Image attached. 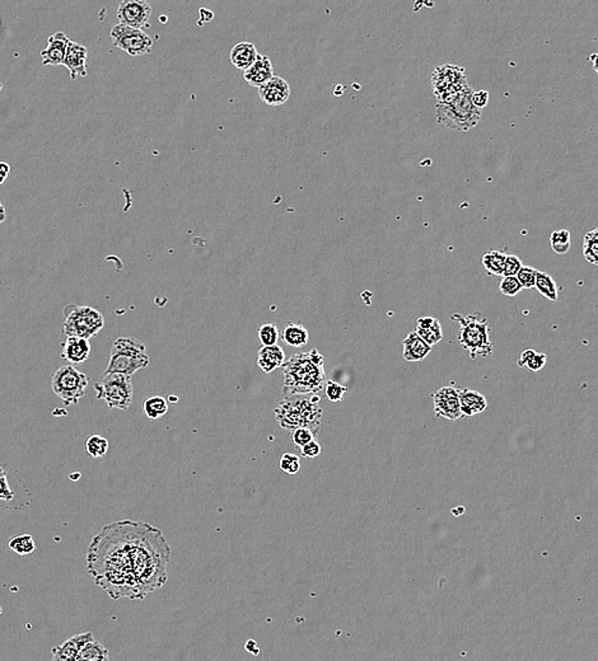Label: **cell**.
<instances>
[{
    "instance_id": "6da1fadb",
    "label": "cell",
    "mask_w": 598,
    "mask_h": 661,
    "mask_svg": "<svg viewBox=\"0 0 598 661\" xmlns=\"http://www.w3.org/2000/svg\"><path fill=\"white\" fill-rule=\"evenodd\" d=\"M172 551L163 533L144 522L107 524L92 538L87 570L112 600H141L167 583Z\"/></svg>"
},
{
    "instance_id": "7a4b0ae2",
    "label": "cell",
    "mask_w": 598,
    "mask_h": 661,
    "mask_svg": "<svg viewBox=\"0 0 598 661\" xmlns=\"http://www.w3.org/2000/svg\"><path fill=\"white\" fill-rule=\"evenodd\" d=\"M326 386L325 359L317 349L297 352L283 366V396H316Z\"/></svg>"
},
{
    "instance_id": "3957f363",
    "label": "cell",
    "mask_w": 598,
    "mask_h": 661,
    "mask_svg": "<svg viewBox=\"0 0 598 661\" xmlns=\"http://www.w3.org/2000/svg\"><path fill=\"white\" fill-rule=\"evenodd\" d=\"M319 401H321L319 394L284 398L275 408V419L279 426L293 431L300 427H306L313 434H319L324 416Z\"/></svg>"
},
{
    "instance_id": "277c9868",
    "label": "cell",
    "mask_w": 598,
    "mask_h": 661,
    "mask_svg": "<svg viewBox=\"0 0 598 661\" xmlns=\"http://www.w3.org/2000/svg\"><path fill=\"white\" fill-rule=\"evenodd\" d=\"M473 90L468 87L445 104H436L438 124L454 131H468L480 121L481 110L473 104Z\"/></svg>"
},
{
    "instance_id": "5b68a950",
    "label": "cell",
    "mask_w": 598,
    "mask_h": 661,
    "mask_svg": "<svg viewBox=\"0 0 598 661\" xmlns=\"http://www.w3.org/2000/svg\"><path fill=\"white\" fill-rule=\"evenodd\" d=\"M451 319L459 324V342L471 359L487 358L493 352V344L489 338V323L481 313L462 316L454 313Z\"/></svg>"
},
{
    "instance_id": "8992f818",
    "label": "cell",
    "mask_w": 598,
    "mask_h": 661,
    "mask_svg": "<svg viewBox=\"0 0 598 661\" xmlns=\"http://www.w3.org/2000/svg\"><path fill=\"white\" fill-rule=\"evenodd\" d=\"M149 366L146 345L135 338H118L112 344L109 364L104 374H123L130 377Z\"/></svg>"
},
{
    "instance_id": "52a82bcc",
    "label": "cell",
    "mask_w": 598,
    "mask_h": 661,
    "mask_svg": "<svg viewBox=\"0 0 598 661\" xmlns=\"http://www.w3.org/2000/svg\"><path fill=\"white\" fill-rule=\"evenodd\" d=\"M63 313L62 330L65 338L90 340L97 336L104 328V319L102 313L90 305L68 304L64 308Z\"/></svg>"
},
{
    "instance_id": "ba28073f",
    "label": "cell",
    "mask_w": 598,
    "mask_h": 661,
    "mask_svg": "<svg viewBox=\"0 0 598 661\" xmlns=\"http://www.w3.org/2000/svg\"><path fill=\"white\" fill-rule=\"evenodd\" d=\"M90 384L87 374L79 372L73 366L57 368L51 375V389L56 397L63 401L65 406H74L85 396V389Z\"/></svg>"
},
{
    "instance_id": "9c48e42d",
    "label": "cell",
    "mask_w": 598,
    "mask_h": 661,
    "mask_svg": "<svg viewBox=\"0 0 598 661\" xmlns=\"http://www.w3.org/2000/svg\"><path fill=\"white\" fill-rule=\"evenodd\" d=\"M98 400L106 402L109 408L127 410L132 402L134 387L132 378L123 374H104L95 384Z\"/></svg>"
},
{
    "instance_id": "30bf717a",
    "label": "cell",
    "mask_w": 598,
    "mask_h": 661,
    "mask_svg": "<svg viewBox=\"0 0 598 661\" xmlns=\"http://www.w3.org/2000/svg\"><path fill=\"white\" fill-rule=\"evenodd\" d=\"M466 88L467 76L462 67L445 64L436 68L431 74V90L438 104L451 101Z\"/></svg>"
},
{
    "instance_id": "8fae6325",
    "label": "cell",
    "mask_w": 598,
    "mask_h": 661,
    "mask_svg": "<svg viewBox=\"0 0 598 661\" xmlns=\"http://www.w3.org/2000/svg\"><path fill=\"white\" fill-rule=\"evenodd\" d=\"M110 36L113 46L130 56L146 55L153 48L152 37L146 35L143 29H135L118 23L112 28Z\"/></svg>"
},
{
    "instance_id": "7c38bea8",
    "label": "cell",
    "mask_w": 598,
    "mask_h": 661,
    "mask_svg": "<svg viewBox=\"0 0 598 661\" xmlns=\"http://www.w3.org/2000/svg\"><path fill=\"white\" fill-rule=\"evenodd\" d=\"M151 14L152 7L146 0H124L118 4L116 12L120 25L143 31L149 23Z\"/></svg>"
},
{
    "instance_id": "4fadbf2b",
    "label": "cell",
    "mask_w": 598,
    "mask_h": 661,
    "mask_svg": "<svg viewBox=\"0 0 598 661\" xmlns=\"http://www.w3.org/2000/svg\"><path fill=\"white\" fill-rule=\"evenodd\" d=\"M434 413L439 419L459 420L462 417L459 406V388L443 387L431 396Z\"/></svg>"
},
{
    "instance_id": "5bb4252c",
    "label": "cell",
    "mask_w": 598,
    "mask_h": 661,
    "mask_svg": "<svg viewBox=\"0 0 598 661\" xmlns=\"http://www.w3.org/2000/svg\"><path fill=\"white\" fill-rule=\"evenodd\" d=\"M258 95L264 104L277 107L286 104L289 99L291 87L284 78L274 76L269 82L258 88Z\"/></svg>"
},
{
    "instance_id": "9a60e30c",
    "label": "cell",
    "mask_w": 598,
    "mask_h": 661,
    "mask_svg": "<svg viewBox=\"0 0 598 661\" xmlns=\"http://www.w3.org/2000/svg\"><path fill=\"white\" fill-rule=\"evenodd\" d=\"M71 40L62 31L56 32L48 39V48L41 51L42 64L43 65H63L64 59L67 55V50Z\"/></svg>"
},
{
    "instance_id": "2e32d148",
    "label": "cell",
    "mask_w": 598,
    "mask_h": 661,
    "mask_svg": "<svg viewBox=\"0 0 598 661\" xmlns=\"http://www.w3.org/2000/svg\"><path fill=\"white\" fill-rule=\"evenodd\" d=\"M87 57L88 50L78 42L70 41L63 65L70 71V78L76 81L77 78L87 76Z\"/></svg>"
},
{
    "instance_id": "e0dca14e",
    "label": "cell",
    "mask_w": 598,
    "mask_h": 661,
    "mask_svg": "<svg viewBox=\"0 0 598 661\" xmlns=\"http://www.w3.org/2000/svg\"><path fill=\"white\" fill-rule=\"evenodd\" d=\"M92 640H95L92 632H84L70 637L53 650L51 661H77L81 650Z\"/></svg>"
},
{
    "instance_id": "ac0fdd59",
    "label": "cell",
    "mask_w": 598,
    "mask_h": 661,
    "mask_svg": "<svg viewBox=\"0 0 598 661\" xmlns=\"http://www.w3.org/2000/svg\"><path fill=\"white\" fill-rule=\"evenodd\" d=\"M91 354L90 340L79 338H65L62 344L60 356L70 366H77L84 363Z\"/></svg>"
},
{
    "instance_id": "d6986e66",
    "label": "cell",
    "mask_w": 598,
    "mask_h": 661,
    "mask_svg": "<svg viewBox=\"0 0 598 661\" xmlns=\"http://www.w3.org/2000/svg\"><path fill=\"white\" fill-rule=\"evenodd\" d=\"M244 81L249 83L251 87H263L265 83L274 78L272 60L267 56L258 55V60L253 62V65L244 71Z\"/></svg>"
},
{
    "instance_id": "ffe728a7",
    "label": "cell",
    "mask_w": 598,
    "mask_h": 661,
    "mask_svg": "<svg viewBox=\"0 0 598 661\" xmlns=\"http://www.w3.org/2000/svg\"><path fill=\"white\" fill-rule=\"evenodd\" d=\"M258 48L252 42H238L236 46H233V48L230 50V62L235 65L236 69L242 70V71H246L252 67L253 62L258 60Z\"/></svg>"
},
{
    "instance_id": "44dd1931",
    "label": "cell",
    "mask_w": 598,
    "mask_h": 661,
    "mask_svg": "<svg viewBox=\"0 0 598 661\" xmlns=\"http://www.w3.org/2000/svg\"><path fill=\"white\" fill-rule=\"evenodd\" d=\"M459 397L462 416L473 417L478 413L484 412L487 408V398L478 391L459 388Z\"/></svg>"
},
{
    "instance_id": "7402d4cb",
    "label": "cell",
    "mask_w": 598,
    "mask_h": 661,
    "mask_svg": "<svg viewBox=\"0 0 598 661\" xmlns=\"http://www.w3.org/2000/svg\"><path fill=\"white\" fill-rule=\"evenodd\" d=\"M431 352V346L422 340L415 330L410 332L403 341V356L406 361H422Z\"/></svg>"
},
{
    "instance_id": "603a6c76",
    "label": "cell",
    "mask_w": 598,
    "mask_h": 661,
    "mask_svg": "<svg viewBox=\"0 0 598 661\" xmlns=\"http://www.w3.org/2000/svg\"><path fill=\"white\" fill-rule=\"evenodd\" d=\"M286 352L278 345L263 346L258 352V368L266 374L272 373L286 364Z\"/></svg>"
},
{
    "instance_id": "cb8c5ba5",
    "label": "cell",
    "mask_w": 598,
    "mask_h": 661,
    "mask_svg": "<svg viewBox=\"0 0 598 661\" xmlns=\"http://www.w3.org/2000/svg\"><path fill=\"white\" fill-rule=\"evenodd\" d=\"M415 332L431 347L440 342V340L443 338L442 324L434 317L417 318Z\"/></svg>"
},
{
    "instance_id": "d4e9b609",
    "label": "cell",
    "mask_w": 598,
    "mask_h": 661,
    "mask_svg": "<svg viewBox=\"0 0 598 661\" xmlns=\"http://www.w3.org/2000/svg\"><path fill=\"white\" fill-rule=\"evenodd\" d=\"M281 338L288 346L302 347L310 341V332L303 324L288 323L281 332Z\"/></svg>"
},
{
    "instance_id": "484cf974",
    "label": "cell",
    "mask_w": 598,
    "mask_h": 661,
    "mask_svg": "<svg viewBox=\"0 0 598 661\" xmlns=\"http://www.w3.org/2000/svg\"><path fill=\"white\" fill-rule=\"evenodd\" d=\"M77 661H110V651L99 641L92 640L81 650Z\"/></svg>"
},
{
    "instance_id": "4316f807",
    "label": "cell",
    "mask_w": 598,
    "mask_h": 661,
    "mask_svg": "<svg viewBox=\"0 0 598 661\" xmlns=\"http://www.w3.org/2000/svg\"><path fill=\"white\" fill-rule=\"evenodd\" d=\"M507 255L501 251H487L482 255V266L489 275L503 276Z\"/></svg>"
},
{
    "instance_id": "83f0119b",
    "label": "cell",
    "mask_w": 598,
    "mask_h": 661,
    "mask_svg": "<svg viewBox=\"0 0 598 661\" xmlns=\"http://www.w3.org/2000/svg\"><path fill=\"white\" fill-rule=\"evenodd\" d=\"M545 364H546V355L543 352H535L532 349L524 350L517 360V366L529 372H538L543 369Z\"/></svg>"
},
{
    "instance_id": "f1b7e54d",
    "label": "cell",
    "mask_w": 598,
    "mask_h": 661,
    "mask_svg": "<svg viewBox=\"0 0 598 661\" xmlns=\"http://www.w3.org/2000/svg\"><path fill=\"white\" fill-rule=\"evenodd\" d=\"M143 411L149 420H158L168 412V402L160 396L149 397L143 402Z\"/></svg>"
},
{
    "instance_id": "f546056e",
    "label": "cell",
    "mask_w": 598,
    "mask_h": 661,
    "mask_svg": "<svg viewBox=\"0 0 598 661\" xmlns=\"http://www.w3.org/2000/svg\"><path fill=\"white\" fill-rule=\"evenodd\" d=\"M536 290L548 300L557 302V286L555 280L551 277V275L538 271L537 277H536Z\"/></svg>"
},
{
    "instance_id": "4dcf8cb0",
    "label": "cell",
    "mask_w": 598,
    "mask_h": 661,
    "mask_svg": "<svg viewBox=\"0 0 598 661\" xmlns=\"http://www.w3.org/2000/svg\"><path fill=\"white\" fill-rule=\"evenodd\" d=\"M571 244V232L566 229H559L550 235V246L557 255L568 253Z\"/></svg>"
},
{
    "instance_id": "1f68e13d",
    "label": "cell",
    "mask_w": 598,
    "mask_h": 661,
    "mask_svg": "<svg viewBox=\"0 0 598 661\" xmlns=\"http://www.w3.org/2000/svg\"><path fill=\"white\" fill-rule=\"evenodd\" d=\"M9 548L20 555V556H26V555H31L34 553L36 550L35 542H34V538L29 534H22V536H17V537L11 538L9 541Z\"/></svg>"
},
{
    "instance_id": "d6a6232c",
    "label": "cell",
    "mask_w": 598,
    "mask_h": 661,
    "mask_svg": "<svg viewBox=\"0 0 598 661\" xmlns=\"http://www.w3.org/2000/svg\"><path fill=\"white\" fill-rule=\"evenodd\" d=\"M109 450V440L102 435H91L85 441V452L92 458H101Z\"/></svg>"
},
{
    "instance_id": "836d02e7",
    "label": "cell",
    "mask_w": 598,
    "mask_h": 661,
    "mask_svg": "<svg viewBox=\"0 0 598 661\" xmlns=\"http://www.w3.org/2000/svg\"><path fill=\"white\" fill-rule=\"evenodd\" d=\"M583 255L585 261L598 266V235L596 230L585 233L583 238Z\"/></svg>"
},
{
    "instance_id": "e575fe53",
    "label": "cell",
    "mask_w": 598,
    "mask_h": 661,
    "mask_svg": "<svg viewBox=\"0 0 598 661\" xmlns=\"http://www.w3.org/2000/svg\"><path fill=\"white\" fill-rule=\"evenodd\" d=\"M258 340L263 346H275L278 344L279 335L278 327L274 323H265L260 326L258 330Z\"/></svg>"
},
{
    "instance_id": "d590c367",
    "label": "cell",
    "mask_w": 598,
    "mask_h": 661,
    "mask_svg": "<svg viewBox=\"0 0 598 661\" xmlns=\"http://www.w3.org/2000/svg\"><path fill=\"white\" fill-rule=\"evenodd\" d=\"M279 468L286 475H295L300 469V458L293 453H286L279 461Z\"/></svg>"
},
{
    "instance_id": "8d00e7d4",
    "label": "cell",
    "mask_w": 598,
    "mask_h": 661,
    "mask_svg": "<svg viewBox=\"0 0 598 661\" xmlns=\"http://www.w3.org/2000/svg\"><path fill=\"white\" fill-rule=\"evenodd\" d=\"M537 274H538V270L523 265L515 277L518 279V281L521 284L523 289H532V288H535Z\"/></svg>"
},
{
    "instance_id": "74e56055",
    "label": "cell",
    "mask_w": 598,
    "mask_h": 661,
    "mask_svg": "<svg viewBox=\"0 0 598 661\" xmlns=\"http://www.w3.org/2000/svg\"><path fill=\"white\" fill-rule=\"evenodd\" d=\"M499 290L503 295L515 296L521 293L523 288L515 276H504L499 284Z\"/></svg>"
},
{
    "instance_id": "f35d334b",
    "label": "cell",
    "mask_w": 598,
    "mask_h": 661,
    "mask_svg": "<svg viewBox=\"0 0 598 661\" xmlns=\"http://www.w3.org/2000/svg\"><path fill=\"white\" fill-rule=\"evenodd\" d=\"M348 392V388L347 387L341 386L339 383L336 382H333V380H328L326 382V386H325V394H326L327 400L330 402H341L344 400V396L345 393Z\"/></svg>"
},
{
    "instance_id": "ab89813d",
    "label": "cell",
    "mask_w": 598,
    "mask_h": 661,
    "mask_svg": "<svg viewBox=\"0 0 598 661\" xmlns=\"http://www.w3.org/2000/svg\"><path fill=\"white\" fill-rule=\"evenodd\" d=\"M314 436L316 435L313 434L310 429L300 427V429H297V430L293 431L292 441L294 443V445L298 447L299 449L305 447L308 443L314 440Z\"/></svg>"
},
{
    "instance_id": "60d3db41",
    "label": "cell",
    "mask_w": 598,
    "mask_h": 661,
    "mask_svg": "<svg viewBox=\"0 0 598 661\" xmlns=\"http://www.w3.org/2000/svg\"><path fill=\"white\" fill-rule=\"evenodd\" d=\"M13 489L8 482V475L3 466H0V501H11L13 500Z\"/></svg>"
},
{
    "instance_id": "b9f144b4",
    "label": "cell",
    "mask_w": 598,
    "mask_h": 661,
    "mask_svg": "<svg viewBox=\"0 0 598 661\" xmlns=\"http://www.w3.org/2000/svg\"><path fill=\"white\" fill-rule=\"evenodd\" d=\"M522 266H523V263H522L521 260H520L517 256L507 255L506 263H504L503 277H504V276H517Z\"/></svg>"
},
{
    "instance_id": "7bdbcfd3",
    "label": "cell",
    "mask_w": 598,
    "mask_h": 661,
    "mask_svg": "<svg viewBox=\"0 0 598 661\" xmlns=\"http://www.w3.org/2000/svg\"><path fill=\"white\" fill-rule=\"evenodd\" d=\"M321 452H322L321 445L316 440L311 441L300 448V454L305 458H316L321 454Z\"/></svg>"
},
{
    "instance_id": "ee69618b",
    "label": "cell",
    "mask_w": 598,
    "mask_h": 661,
    "mask_svg": "<svg viewBox=\"0 0 598 661\" xmlns=\"http://www.w3.org/2000/svg\"><path fill=\"white\" fill-rule=\"evenodd\" d=\"M487 102H489V92L487 90L473 92V104H475L476 109L482 111L484 107H487Z\"/></svg>"
},
{
    "instance_id": "f6af8a7d",
    "label": "cell",
    "mask_w": 598,
    "mask_h": 661,
    "mask_svg": "<svg viewBox=\"0 0 598 661\" xmlns=\"http://www.w3.org/2000/svg\"><path fill=\"white\" fill-rule=\"evenodd\" d=\"M11 173V165L6 162H0V185L4 183V181L8 179Z\"/></svg>"
},
{
    "instance_id": "bcb514c9",
    "label": "cell",
    "mask_w": 598,
    "mask_h": 661,
    "mask_svg": "<svg viewBox=\"0 0 598 661\" xmlns=\"http://www.w3.org/2000/svg\"><path fill=\"white\" fill-rule=\"evenodd\" d=\"M588 59H590V62H591L592 65H593V69H594V71L598 74V51L597 53H594V54H592Z\"/></svg>"
},
{
    "instance_id": "7dc6e473",
    "label": "cell",
    "mask_w": 598,
    "mask_h": 661,
    "mask_svg": "<svg viewBox=\"0 0 598 661\" xmlns=\"http://www.w3.org/2000/svg\"><path fill=\"white\" fill-rule=\"evenodd\" d=\"M7 219V214H6V207L3 205V202L0 201V224H3L4 221Z\"/></svg>"
},
{
    "instance_id": "c3c4849f",
    "label": "cell",
    "mask_w": 598,
    "mask_h": 661,
    "mask_svg": "<svg viewBox=\"0 0 598 661\" xmlns=\"http://www.w3.org/2000/svg\"><path fill=\"white\" fill-rule=\"evenodd\" d=\"M594 230H596V233H597V235H598V228H596V229H594Z\"/></svg>"
}]
</instances>
